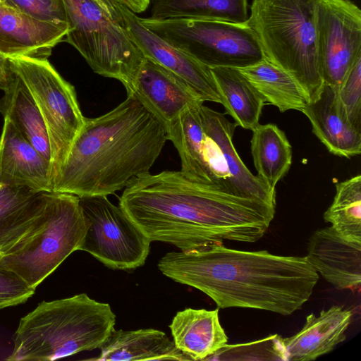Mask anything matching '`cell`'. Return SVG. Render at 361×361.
Here are the masks:
<instances>
[{
    "label": "cell",
    "mask_w": 361,
    "mask_h": 361,
    "mask_svg": "<svg viewBox=\"0 0 361 361\" xmlns=\"http://www.w3.org/2000/svg\"><path fill=\"white\" fill-rule=\"evenodd\" d=\"M203 102L189 107L166 129L181 161V173L202 183L223 184L229 177L217 145L205 133L200 114Z\"/></svg>",
    "instance_id": "obj_13"
},
{
    "label": "cell",
    "mask_w": 361,
    "mask_h": 361,
    "mask_svg": "<svg viewBox=\"0 0 361 361\" xmlns=\"http://www.w3.org/2000/svg\"><path fill=\"white\" fill-rule=\"evenodd\" d=\"M169 327L176 348L191 360H205L228 342L218 309L185 308L177 312Z\"/></svg>",
    "instance_id": "obj_21"
},
{
    "label": "cell",
    "mask_w": 361,
    "mask_h": 361,
    "mask_svg": "<svg viewBox=\"0 0 361 361\" xmlns=\"http://www.w3.org/2000/svg\"><path fill=\"white\" fill-rule=\"evenodd\" d=\"M95 361L176 360L191 359L175 345L163 331L154 329L114 330L100 347Z\"/></svg>",
    "instance_id": "obj_22"
},
{
    "label": "cell",
    "mask_w": 361,
    "mask_h": 361,
    "mask_svg": "<svg viewBox=\"0 0 361 361\" xmlns=\"http://www.w3.org/2000/svg\"><path fill=\"white\" fill-rule=\"evenodd\" d=\"M123 4L135 13L145 11L149 6L150 0H122Z\"/></svg>",
    "instance_id": "obj_35"
},
{
    "label": "cell",
    "mask_w": 361,
    "mask_h": 361,
    "mask_svg": "<svg viewBox=\"0 0 361 361\" xmlns=\"http://www.w3.org/2000/svg\"><path fill=\"white\" fill-rule=\"evenodd\" d=\"M120 25L149 58L182 79L203 102L221 103L210 68L173 47L142 25L136 13L125 5L120 7Z\"/></svg>",
    "instance_id": "obj_12"
},
{
    "label": "cell",
    "mask_w": 361,
    "mask_h": 361,
    "mask_svg": "<svg viewBox=\"0 0 361 361\" xmlns=\"http://www.w3.org/2000/svg\"><path fill=\"white\" fill-rule=\"evenodd\" d=\"M302 112L310 121L313 133L331 154L348 159L360 154L361 132L348 122L336 87L324 83L317 99Z\"/></svg>",
    "instance_id": "obj_20"
},
{
    "label": "cell",
    "mask_w": 361,
    "mask_h": 361,
    "mask_svg": "<svg viewBox=\"0 0 361 361\" xmlns=\"http://www.w3.org/2000/svg\"><path fill=\"white\" fill-rule=\"evenodd\" d=\"M13 75L12 83L0 99V113L51 164L49 137L42 114L23 80Z\"/></svg>",
    "instance_id": "obj_24"
},
{
    "label": "cell",
    "mask_w": 361,
    "mask_h": 361,
    "mask_svg": "<svg viewBox=\"0 0 361 361\" xmlns=\"http://www.w3.org/2000/svg\"><path fill=\"white\" fill-rule=\"evenodd\" d=\"M252 131L251 152L257 176L271 190L288 173L292 163V147L276 125L259 124Z\"/></svg>",
    "instance_id": "obj_27"
},
{
    "label": "cell",
    "mask_w": 361,
    "mask_h": 361,
    "mask_svg": "<svg viewBox=\"0 0 361 361\" xmlns=\"http://www.w3.org/2000/svg\"><path fill=\"white\" fill-rule=\"evenodd\" d=\"M68 23L63 39L97 74L119 80L128 92L144 59L126 30L94 0H63Z\"/></svg>",
    "instance_id": "obj_7"
},
{
    "label": "cell",
    "mask_w": 361,
    "mask_h": 361,
    "mask_svg": "<svg viewBox=\"0 0 361 361\" xmlns=\"http://www.w3.org/2000/svg\"><path fill=\"white\" fill-rule=\"evenodd\" d=\"M168 140L162 124L133 95L100 116L85 118L52 192L108 196L149 172Z\"/></svg>",
    "instance_id": "obj_3"
},
{
    "label": "cell",
    "mask_w": 361,
    "mask_h": 361,
    "mask_svg": "<svg viewBox=\"0 0 361 361\" xmlns=\"http://www.w3.org/2000/svg\"><path fill=\"white\" fill-rule=\"evenodd\" d=\"M80 204L89 226L79 250L112 269L144 265L151 241L119 206L107 196L80 197Z\"/></svg>",
    "instance_id": "obj_10"
},
{
    "label": "cell",
    "mask_w": 361,
    "mask_h": 361,
    "mask_svg": "<svg viewBox=\"0 0 361 361\" xmlns=\"http://www.w3.org/2000/svg\"><path fill=\"white\" fill-rule=\"evenodd\" d=\"M88 226L79 197L49 192L36 224L1 253L0 264L36 289L71 253L79 250Z\"/></svg>",
    "instance_id": "obj_6"
},
{
    "label": "cell",
    "mask_w": 361,
    "mask_h": 361,
    "mask_svg": "<svg viewBox=\"0 0 361 361\" xmlns=\"http://www.w3.org/2000/svg\"><path fill=\"white\" fill-rule=\"evenodd\" d=\"M157 267L166 277L205 293L219 308H252L285 316L310 299L319 280L305 257L233 250L221 241L167 252Z\"/></svg>",
    "instance_id": "obj_2"
},
{
    "label": "cell",
    "mask_w": 361,
    "mask_h": 361,
    "mask_svg": "<svg viewBox=\"0 0 361 361\" xmlns=\"http://www.w3.org/2000/svg\"><path fill=\"white\" fill-rule=\"evenodd\" d=\"M127 94L134 96L164 129L189 107L204 103L182 79L147 57Z\"/></svg>",
    "instance_id": "obj_14"
},
{
    "label": "cell",
    "mask_w": 361,
    "mask_h": 361,
    "mask_svg": "<svg viewBox=\"0 0 361 361\" xmlns=\"http://www.w3.org/2000/svg\"><path fill=\"white\" fill-rule=\"evenodd\" d=\"M118 206L151 242L182 251L224 240L255 243L266 233L276 211L262 200L192 180L180 171L133 178Z\"/></svg>",
    "instance_id": "obj_1"
},
{
    "label": "cell",
    "mask_w": 361,
    "mask_h": 361,
    "mask_svg": "<svg viewBox=\"0 0 361 361\" xmlns=\"http://www.w3.org/2000/svg\"><path fill=\"white\" fill-rule=\"evenodd\" d=\"M263 97L280 112L302 111L310 102L298 80L289 73L266 59L238 68Z\"/></svg>",
    "instance_id": "obj_26"
},
{
    "label": "cell",
    "mask_w": 361,
    "mask_h": 361,
    "mask_svg": "<svg viewBox=\"0 0 361 361\" xmlns=\"http://www.w3.org/2000/svg\"><path fill=\"white\" fill-rule=\"evenodd\" d=\"M317 49L324 83L338 87L361 55V11L351 0H317Z\"/></svg>",
    "instance_id": "obj_11"
},
{
    "label": "cell",
    "mask_w": 361,
    "mask_h": 361,
    "mask_svg": "<svg viewBox=\"0 0 361 361\" xmlns=\"http://www.w3.org/2000/svg\"><path fill=\"white\" fill-rule=\"evenodd\" d=\"M336 87L339 102L348 122L361 132V55Z\"/></svg>",
    "instance_id": "obj_30"
},
{
    "label": "cell",
    "mask_w": 361,
    "mask_h": 361,
    "mask_svg": "<svg viewBox=\"0 0 361 361\" xmlns=\"http://www.w3.org/2000/svg\"><path fill=\"white\" fill-rule=\"evenodd\" d=\"M35 292L18 274L0 264V309L24 303Z\"/></svg>",
    "instance_id": "obj_32"
},
{
    "label": "cell",
    "mask_w": 361,
    "mask_h": 361,
    "mask_svg": "<svg viewBox=\"0 0 361 361\" xmlns=\"http://www.w3.org/2000/svg\"><path fill=\"white\" fill-rule=\"evenodd\" d=\"M0 137V184L52 192L51 164L4 118Z\"/></svg>",
    "instance_id": "obj_17"
},
{
    "label": "cell",
    "mask_w": 361,
    "mask_h": 361,
    "mask_svg": "<svg viewBox=\"0 0 361 361\" xmlns=\"http://www.w3.org/2000/svg\"><path fill=\"white\" fill-rule=\"evenodd\" d=\"M68 29L32 18L0 3V54L47 59Z\"/></svg>",
    "instance_id": "obj_19"
},
{
    "label": "cell",
    "mask_w": 361,
    "mask_h": 361,
    "mask_svg": "<svg viewBox=\"0 0 361 361\" xmlns=\"http://www.w3.org/2000/svg\"><path fill=\"white\" fill-rule=\"evenodd\" d=\"M8 61L12 72L30 92L44 121L51 146L54 183L85 122L75 88L48 59L22 56Z\"/></svg>",
    "instance_id": "obj_9"
},
{
    "label": "cell",
    "mask_w": 361,
    "mask_h": 361,
    "mask_svg": "<svg viewBox=\"0 0 361 361\" xmlns=\"http://www.w3.org/2000/svg\"><path fill=\"white\" fill-rule=\"evenodd\" d=\"M49 192L0 184V253L16 244L36 224Z\"/></svg>",
    "instance_id": "obj_23"
},
{
    "label": "cell",
    "mask_w": 361,
    "mask_h": 361,
    "mask_svg": "<svg viewBox=\"0 0 361 361\" xmlns=\"http://www.w3.org/2000/svg\"><path fill=\"white\" fill-rule=\"evenodd\" d=\"M0 3L32 18L68 29L63 0H1Z\"/></svg>",
    "instance_id": "obj_31"
},
{
    "label": "cell",
    "mask_w": 361,
    "mask_h": 361,
    "mask_svg": "<svg viewBox=\"0 0 361 361\" xmlns=\"http://www.w3.org/2000/svg\"><path fill=\"white\" fill-rule=\"evenodd\" d=\"M353 312L338 305L309 314L302 329L292 336L275 334L272 351L275 360L312 361L331 352L345 340Z\"/></svg>",
    "instance_id": "obj_15"
},
{
    "label": "cell",
    "mask_w": 361,
    "mask_h": 361,
    "mask_svg": "<svg viewBox=\"0 0 361 361\" xmlns=\"http://www.w3.org/2000/svg\"><path fill=\"white\" fill-rule=\"evenodd\" d=\"M317 0H252L245 24L264 59L292 75L309 101L319 97L321 78L317 49Z\"/></svg>",
    "instance_id": "obj_5"
},
{
    "label": "cell",
    "mask_w": 361,
    "mask_h": 361,
    "mask_svg": "<svg viewBox=\"0 0 361 361\" xmlns=\"http://www.w3.org/2000/svg\"><path fill=\"white\" fill-rule=\"evenodd\" d=\"M140 20L166 42L210 68H241L264 59L256 36L245 23L191 18Z\"/></svg>",
    "instance_id": "obj_8"
},
{
    "label": "cell",
    "mask_w": 361,
    "mask_h": 361,
    "mask_svg": "<svg viewBox=\"0 0 361 361\" xmlns=\"http://www.w3.org/2000/svg\"><path fill=\"white\" fill-rule=\"evenodd\" d=\"M210 69L226 114L230 115L238 126L254 130L259 124L262 110L266 103L263 97L238 68L216 67Z\"/></svg>",
    "instance_id": "obj_25"
},
{
    "label": "cell",
    "mask_w": 361,
    "mask_h": 361,
    "mask_svg": "<svg viewBox=\"0 0 361 361\" xmlns=\"http://www.w3.org/2000/svg\"><path fill=\"white\" fill-rule=\"evenodd\" d=\"M200 114L206 134L217 145L224 159L229 175L224 188L231 194L257 199L276 207V190L250 171L234 147L233 135L238 125L204 104Z\"/></svg>",
    "instance_id": "obj_18"
},
{
    "label": "cell",
    "mask_w": 361,
    "mask_h": 361,
    "mask_svg": "<svg viewBox=\"0 0 361 361\" xmlns=\"http://www.w3.org/2000/svg\"><path fill=\"white\" fill-rule=\"evenodd\" d=\"M114 20L121 21L120 6L123 4L122 0H94ZM124 5V4H123Z\"/></svg>",
    "instance_id": "obj_33"
},
{
    "label": "cell",
    "mask_w": 361,
    "mask_h": 361,
    "mask_svg": "<svg viewBox=\"0 0 361 361\" xmlns=\"http://www.w3.org/2000/svg\"><path fill=\"white\" fill-rule=\"evenodd\" d=\"M151 19L191 18L245 23L247 0H152Z\"/></svg>",
    "instance_id": "obj_28"
},
{
    "label": "cell",
    "mask_w": 361,
    "mask_h": 361,
    "mask_svg": "<svg viewBox=\"0 0 361 361\" xmlns=\"http://www.w3.org/2000/svg\"><path fill=\"white\" fill-rule=\"evenodd\" d=\"M0 2H1V0H0Z\"/></svg>",
    "instance_id": "obj_36"
},
{
    "label": "cell",
    "mask_w": 361,
    "mask_h": 361,
    "mask_svg": "<svg viewBox=\"0 0 361 361\" xmlns=\"http://www.w3.org/2000/svg\"><path fill=\"white\" fill-rule=\"evenodd\" d=\"M325 222L348 240L361 243V176L336 184V195L324 214Z\"/></svg>",
    "instance_id": "obj_29"
},
{
    "label": "cell",
    "mask_w": 361,
    "mask_h": 361,
    "mask_svg": "<svg viewBox=\"0 0 361 361\" xmlns=\"http://www.w3.org/2000/svg\"><path fill=\"white\" fill-rule=\"evenodd\" d=\"M14 75L11 70L8 59L0 54V90L5 91L13 80Z\"/></svg>",
    "instance_id": "obj_34"
},
{
    "label": "cell",
    "mask_w": 361,
    "mask_h": 361,
    "mask_svg": "<svg viewBox=\"0 0 361 361\" xmlns=\"http://www.w3.org/2000/svg\"><path fill=\"white\" fill-rule=\"evenodd\" d=\"M115 324L111 306L86 293L42 301L20 320L6 360H54L100 348Z\"/></svg>",
    "instance_id": "obj_4"
},
{
    "label": "cell",
    "mask_w": 361,
    "mask_h": 361,
    "mask_svg": "<svg viewBox=\"0 0 361 361\" xmlns=\"http://www.w3.org/2000/svg\"><path fill=\"white\" fill-rule=\"evenodd\" d=\"M313 269L339 290L356 289L361 283V243L343 238L331 226L310 236L305 256Z\"/></svg>",
    "instance_id": "obj_16"
}]
</instances>
